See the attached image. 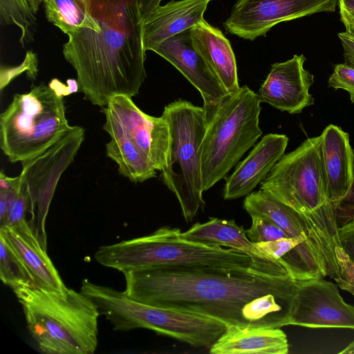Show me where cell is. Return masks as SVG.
<instances>
[{
	"mask_svg": "<svg viewBox=\"0 0 354 354\" xmlns=\"http://www.w3.org/2000/svg\"><path fill=\"white\" fill-rule=\"evenodd\" d=\"M71 127L64 95L41 82L17 93L0 115V147L11 162L44 151Z\"/></svg>",
	"mask_w": 354,
	"mask_h": 354,
	"instance_id": "8",
	"label": "cell"
},
{
	"mask_svg": "<svg viewBox=\"0 0 354 354\" xmlns=\"http://www.w3.org/2000/svg\"><path fill=\"white\" fill-rule=\"evenodd\" d=\"M85 130L74 125L52 145L36 156L21 162L19 189L26 196L29 223L47 248L46 220L59 178L74 159L84 140Z\"/></svg>",
	"mask_w": 354,
	"mask_h": 354,
	"instance_id": "10",
	"label": "cell"
},
{
	"mask_svg": "<svg viewBox=\"0 0 354 354\" xmlns=\"http://www.w3.org/2000/svg\"><path fill=\"white\" fill-rule=\"evenodd\" d=\"M306 60L304 55H294L286 62L273 64L259 88L261 101L290 114L300 113L314 104L309 92L314 75L305 69Z\"/></svg>",
	"mask_w": 354,
	"mask_h": 354,
	"instance_id": "15",
	"label": "cell"
},
{
	"mask_svg": "<svg viewBox=\"0 0 354 354\" xmlns=\"http://www.w3.org/2000/svg\"><path fill=\"white\" fill-rule=\"evenodd\" d=\"M320 136L327 197L337 209L353 184L354 152L339 127L329 124Z\"/></svg>",
	"mask_w": 354,
	"mask_h": 354,
	"instance_id": "17",
	"label": "cell"
},
{
	"mask_svg": "<svg viewBox=\"0 0 354 354\" xmlns=\"http://www.w3.org/2000/svg\"><path fill=\"white\" fill-rule=\"evenodd\" d=\"M36 22V14L28 0H0V24L19 29V41L22 46L33 41Z\"/></svg>",
	"mask_w": 354,
	"mask_h": 354,
	"instance_id": "25",
	"label": "cell"
},
{
	"mask_svg": "<svg viewBox=\"0 0 354 354\" xmlns=\"http://www.w3.org/2000/svg\"><path fill=\"white\" fill-rule=\"evenodd\" d=\"M260 184L296 213L324 277L339 276L337 209L327 197L321 136L284 154Z\"/></svg>",
	"mask_w": 354,
	"mask_h": 354,
	"instance_id": "3",
	"label": "cell"
},
{
	"mask_svg": "<svg viewBox=\"0 0 354 354\" xmlns=\"http://www.w3.org/2000/svg\"><path fill=\"white\" fill-rule=\"evenodd\" d=\"M346 30L337 34L343 48L344 63L354 68V25L343 21Z\"/></svg>",
	"mask_w": 354,
	"mask_h": 354,
	"instance_id": "31",
	"label": "cell"
},
{
	"mask_svg": "<svg viewBox=\"0 0 354 354\" xmlns=\"http://www.w3.org/2000/svg\"><path fill=\"white\" fill-rule=\"evenodd\" d=\"M80 1H86V0H80Z\"/></svg>",
	"mask_w": 354,
	"mask_h": 354,
	"instance_id": "37",
	"label": "cell"
},
{
	"mask_svg": "<svg viewBox=\"0 0 354 354\" xmlns=\"http://www.w3.org/2000/svg\"><path fill=\"white\" fill-rule=\"evenodd\" d=\"M152 51L171 63L199 91L208 122L229 93L194 46L191 28L167 38Z\"/></svg>",
	"mask_w": 354,
	"mask_h": 354,
	"instance_id": "13",
	"label": "cell"
},
{
	"mask_svg": "<svg viewBox=\"0 0 354 354\" xmlns=\"http://www.w3.org/2000/svg\"><path fill=\"white\" fill-rule=\"evenodd\" d=\"M212 0H171L158 6L144 21L146 51L152 50L167 38L192 28L203 19Z\"/></svg>",
	"mask_w": 354,
	"mask_h": 354,
	"instance_id": "19",
	"label": "cell"
},
{
	"mask_svg": "<svg viewBox=\"0 0 354 354\" xmlns=\"http://www.w3.org/2000/svg\"><path fill=\"white\" fill-rule=\"evenodd\" d=\"M104 130L111 140L106 144V156L118 166L119 174L133 183H142L156 176L149 160L127 136L115 116L106 107Z\"/></svg>",
	"mask_w": 354,
	"mask_h": 354,
	"instance_id": "22",
	"label": "cell"
},
{
	"mask_svg": "<svg viewBox=\"0 0 354 354\" xmlns=\"http://www.w3.org/2000/svg\"><path fill=\"white\" fill-rule=\"evenodd\" d=\"M0 235L28 267L37 286L53 290L66 287L36 230L27 220L0 228Z\"/></svg>",
	"mask_w": 354,
	"mask_h": 354,
	"instance_id": "18",
	"label": "cell"
},
{
	"mask_svg": "<svg viewBox=\"0 0 354 354\" xmlns=\"http://www.w3.org/2000/svg\"><path fill=\"white\" fill-rule=\"evenodd\" d=\"M192 39L198 52L217 76L228 93L239 84L235 55L228 39L217 28L203 19L191 28Z\"/></svg>",
	"mask_w": 354,
	"mask_h": 354,
	"instance_id": "21",
	"label": "cell"
},
{
	"mask_svg": "<svg viewBox=\"0 0 354 354\" xmlns=\"http://www.w3.org/2000/svg\"><path fill=\"white\" fill-rule=\"evenodd\" d=\"M252 225L246 235L252 243L268 242L289 237L284 231L270 219L258 215L251 216Z\"/></svg>",
	"mask_w": 354,
	"mask_h": 354,
	"instance_id": "27",
	"label": "cell"
},
{
	"mask_svg": "<svg viewBox=\"0 0 354 354\" xmlns=\"http://www.w3.org/2000/svg\"><path fill=\"white\" fill-rule=\"evenodd\" d=\"M288 140L284 134L265 135L226 178L224 199H236L252 193L285 154Z\"/></svg>",
	"mask_w": 354,
	"mask_h": 354,
	"instance_id": "16",
	"label": "cell"
},
{
	"mask_svg": "<svg viewBox=\"0 0 354 354\" xmlns=\"http://www.w3.org/2000/svg\"><path fill=\"white\" fill-rule=\"evenodd\" d=\"M27 328L39 350L48 354H93L98 344L100 311L74 289L33 287L13 291Z\"/></svg>",
	"mask_w": 354,
	"mask_h": 354,
	"instance_id": "4",
	"label": "cell"
},
{
	"mask_svg": "<svg viewBox=\"0 0 354 354\" xmlns=\"http://www.w3.org/2000/svg\"><path fill=\"white\" fill-rule=\"evenodd\" d=\"M243 208L250 216L258 215L270 219L289 237L306 239L308 241L303 226L294 210L268 192L261 189L252 192L245 198Z\"/></svg>",
	"mask_w": 354,
	"mask_h": 354,
	"instance_id": "24",
	"label": "cell"
},
{
	"mask_svg": "<svg viewBox=\"0 0 354 354\" xmlns=\"http://www.w3.org/2000/svg\"><path fill=\"white\" fill-rule=\"evenodd\" d=\"M339 353H354V339L345 348L339 351Z\"/></svg>",
	"mask_w": 354,
	"mask_h": 354,
	"instance_id": "36",
	"label": "cell"
},
{
	"mask_svg": "<svg viewBox=\"0 0 354 354\" xmlns=\"http://www.w3.org/2000/svg\"><path fill=\"white\" fill-rule=\"evenodd\" d=\"M289 325L354 329V306L345 302L333 282L323 278L297 281Z\"/></svg>",
	"mask_w": 354,
	"mask_h": 354,
	"instance_id": "12",
	"label": "cell"
},
{
	"mask_svg": "<svg viewBox=\"0 0 354 354\" xmlns=\"http://www.w3.org/2000/svg\"><path fill=\"white\" fill-rule=\"evenodd\" d=\"M100 30L82 28L68 36L63 55L77 74L79 91L104 107L118 95H137L147 77L138 0H86Z\"/></svg>",
	"mask_w": 354,
	"mask_h": 354,
	"instance_id": "2",
	"label": "cell"
},
{
	"mask_svg": "<svg viewBox=\"0 0 354 354\" xmlns=\"http://www.w3.org/2000/svg\"><path fill=\"white\" fill-rule=\"evenodd\" d=\"M139 302L216 319L227 326L289 325L297 280L259 269L156 266L122 272Z\"/></svg>",
	"mask_w": 354,
	"mask_h": 354,
	"instance_id": "1",
	"label": "cell"
},
{
	"mask_svg": "<svg viewBox=\"0 0 354 354\" xmlns=\"http://www.w3.org/2000/svg\"><path fill=\"white\" fill-rule=\"evenodd\" d=\"M28 213V204L26 196L23 192H18L10 204L4 221L0 224V228L10 227L19 224L26 220V215Z\"/></svg>",
	"mask_w": 354,
	"mask_h": 354,
	"instance_id": "30",
	"label": "cell"
},
{
	"mask_svg": "<svg viewBox=\"0 0 354 354\" xmlns=\"http://www.w3.org/2000/svg\"><path fill=\"white\" fill-rule=\"evenodd\" d=\"M180 237L201 244L227 247L257 260L271 261L248 238L243 227L234 220L210 218L206 223H196L186 232H180Z\"/></svg>",
	"mask_w": 354,
	"mask_h": 354,
	"instance_id": "23",
	"label": "cell"
},
{
	"mask_svg": "<svg viewBox=\"0 0 354 354\" xmlns=\"http://www.w3.org/2000/svg\"><path fill=\"white\" fill-rule=\"evenodd\" d=\"M0 279L4 285L12 290L37 286L30 271L0 235Z\"/></svg>",
	"mask_w": 354,
	"mask_h": 354,
	"instance_id": "26",
	"label": "cell"
},
{
	"mask_svg": "<svg viewBox=\"0 0 354 354\" xmlns=\"http://www.w3.org/2000/svg\"><path fill=\"white\" fill-rule=\"evenodd\" d=\"M80 291L96 304L115 331L146 328L193 346L208 347L225 332L227 325L216 319L171 308L143 304L124 292L82 281Z\"/></svg>",
	"mask_w": 354,
	"mask_h": 354,
	"instance_id": "6",
	"label": "cell"
},
{
	"mask_svg": "<svg viewBox=\"0 0 354 354\" xmlns=\"http://www.w3.org/2000/svg\"><path fill=\"white\" fill-rule=\"evenodd\" d=\"M170 141L166 168L160 178L177 198L187 222L205 207L203 199L201 144L207 127L203 107L184 100L164 108Z\"/></svg>",
	"mask_w": 354,
	"mask_h": 354,
	"instance_id": "9",
	"label": "cell"
},
{
	"mask_svg": "<svg viewBox=\"0 0 354 354\" xmlns=\"http://www.w3.org/2000/svg\"><path fill=\"white\" fill-rule=\"evenodd\" d=\"M180 230L162 227L146 236L100 246L97 263L120 272L156 266H192L222 269H259L286 273L278 263L257 260L234 249L207 245L180 237Z\"/></svg>",
	"mask_w": 354,
	"mask_h": 354,
	"instance_id": "5",
	"label": "cell"
},
{
	"mask_svg": "<svg viewBox=\"0 0 354 354\" xmlns=\"http://www.w3.org/2000/svg\"><path fill=\"white\" fill-rule=\"evenodd\" d=\"M341 21H348L354 25V0H339Z\"/></svg>",
	"mask_w": 354,
	"mask_h": 354,
	"instance_id": "33",
	"label": "cell"
},
{
	"mask_svg": "<svg viewBox=\"0 0 354 354\" xmlns=\"http://www.w3.org/2000/svg\"><path fill=\"white\" fill-rule=\"evenodd\" d=\"M105 106L155 169L163 171L167 164L170 141L169 127L165 118L144 113L131 97L126 95L113 97Z\"/></svg>",
	"mask_w": 354,
	"mask_h": 354,
	"instance_id": "14",
	"label": "cell"
},
{
	"mask_svg": "<svg viewBox=\"0 0 354 354\" xmlns=\"http://www.w3.org/2000/svg\"><path fill=\"white\" fill-rule=\"evenodd\" d=\"M339 274L333 279L339 288L354 296V260L339 245L335 249Z\"/></svg>",
	"mask_w": 354,
	"mask_h": 354,
	"instance_id": "28",
	"label": "cell"
},
{
	"mask_svg": "<svg viewBox=\"0 0 354 354\" xmlns=\"http://www.w3.org/2000/svg\"><path fill=\"white\" fill-rule=\"evenodd\" d=\"M209 348L212 354H286L289 345L280 328L230 325Z\"/></svg>",
	"mask_w": 354,
	"mask_h": 354,
	"instance_id": "20",
	"label": "cell"
},
{
	"mask_svg": "<svg viewBox=\"0 0 354 354\" xmlns=\"http://www.w3.org/2000/svg\"><path fill=\"white\" fill-rule=\"evenodd\" d=\"M339 0H237L224 23L227 32L245 39L265 35L277 24L319 12H334Z\"/></svg>",
	"mask_w": 354,
	"mask_h": 354,
	"instance_id": "11",
	"label": "cell"
},
{
	"mask_svg": "<svg viewBox=\"0 0 354 354\" xmlns=\"http://www.w3.org/2000/svg\"><path fill=\"white\" fill-rule=\"evenodd\" d=\"M162 0H138L140 13L144 21L160 6Z\"/></svg>",
	"mask_w": 354,
	"mask_h": 354,
	"instance_id": "35",
	"label": "cell"
},
{
	"mask_svg": "<svg viewBox=\"0 0 354 354\" xmlns=\"http://www.w3.org/2000/svg\"><path fill=\"white\" fill-rule=\"evenodd\" d=\"M343 212L347 219H351L354 217V178L352 186L344 200Z\"/></svg>",
	"mask_w": 354,
	"mask_h": 354,
	"instance_id": "34",
	"label": "cell"
},
{
	"mask_svg": "<svg viewBox=\"0 0 354 354\" xmlns=\"http://www.w3.org/2000/svg\"><path fill=\"white\" fill-rule=\"evenodd\" d=\"M339 246L354 260V217L339 226Z\"/></svg>",
	"mask_w": 354,
	"mask_h": 354,
	"instance_id": "32",
	"label": "cell"
},
{
	"mask_svg": "<svg viewBox=\"0 0 354 354\" xmlns=\"http://www.w3.org/2000/svg\"><path fill=\"white\" fill-rule=\"evenodd\" d=\"M329 87L334 89H344L350 95L352 103H354V68L348 64H338L334 67L333 72L328 81Z\"/></svg>",
	"mask_w": 354,
	"mask_h": 354,
	"instance_id": "29",
	"label": "cell"
},
{
	"mask_svg": "<svg viewBox=\"0 0 354 354\" xmlns=\"http://www.w3.org/2000/svg\"><path fill=\"white\" fill-rule=\"evenodd\" d=\"M261 102L259 95L244 85L216 106L201 144L203 191L224 178L262 135Z\"/></svg>",
	"mask_w": 354,
	"mask_h": 354,
	"instance_id": "7",
	"label": "cell"
}]
</instances>
